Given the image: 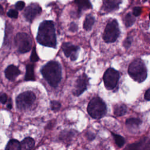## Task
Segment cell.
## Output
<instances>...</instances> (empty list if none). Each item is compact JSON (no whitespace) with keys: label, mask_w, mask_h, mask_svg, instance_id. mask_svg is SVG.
Listing matches in <instances>:
<instances>
[{"label":"cell","mask_w":150,"mask_h":150,"mask_svg":"<svg viewBox=\"0 0 150 150\" xmlns=\"http://www.w3.org/2000/svg\"><path fill=\"white\" fill-rule=\"evenodd\" d=\"M145 1H146V0H144V2H145Z\"/></svg>","instance_id":"obj_34"},{"label":"cell","mask_w":150,"mask_h":150,"mask_svg":"<svg viewBox=\"0 0 150 150\" xmlns=\"http://www.w3.org/2000/svg\"><path fill=\"white\" fill-rule=\"evenodd\" d=\"M131 42H132L131 38L130 37H127L125 39V40L124 41V43H123V45L125 47V48H126V49L129 48L131 45V43H132Z\"/></svg>","instance_id":"obj_27"},{"label":"cell","mask_w":150,"mask_h":150,"mask_svg":"<svg viewBox=\"0 0 150 150\" xmlns=\"http://www.w3.org/2000/svg\"><path fill=\"white\" fill-rule=\"evenodd\" d=\"M88 83V79L86 74L80 75L76 80L75 87L73 91V94L75 96H79L81 95L86 89Z\"/></svg>","instance_id":"obj_9"},{"label":"cell","mask_w":150,"mask_h":150,"mask_svg":"<svg viewBox=\"0 0 150 150\" xmlns=\"http://www.w3.org/2000/svg\"><path fill=\"white\" fill-rule=\"evenodd\" d=\"M119 0H104L103 6V10L107 12L115 10L118 8Z\"/></svg>","instance_id":"obj_13"},{"label":"cell","mask_w":150,"mask_h":150,"mask_svg":"<svg viewBox=\"0 0 150 150\" xmlns=\"http://www.w3.org/2000/svg\"><path fill=\"white\" fill-rule=\"evenodd\" d=\"M16 46L19 52L22 53L29 52L32 47V41L31 38L26 33H18L15 38Z\"/></svg>","instance_id":"obj_6"},{"label":"cell","mask_w":150,"mask_h":150,"mask_svg":"<svg viewBox=\"0 0 150 150\" xmlns=\"http://www.w3.org/2000/svg\"><path fill=\"white\" fill-rule=\"evenodd\" d=\"M127 111V108L124 104L116 105L114 108V113L117 117H120L125 115Z\"/></svg>","instance_id":"obj_17"},{"label":"cell","mask_w":150,"mask_h":150,"mask_svg":"<svg viewBox=\"0 0 150 150\" xmlns=\"http://www.w3.org/2000/svg\"><path fill=\"white\" fill-rule=\"evenodd\" d=\"M128 74L135 81L141 83L147 76V69L144 62L140 59L134 60L129 66Z\"/></svg>","instance_id":"obj_3"},{"label":"cell","mask_w":150,"mask_h":150,"mask_svg":"<svg viewBox=\"0 0 150 150\" xmlns=\"http://www.w3.org/2000/svg\"><path fill=\"white\" fill-rule=\"evenodd\" d=\"M62 49L64 55L67 57H70L72 61L76 60L77 59L80 49L79 46L73 45L69 42H66L63 44Z\"/></svg>","instance_id":"obj_10"},{"label":"cell","mask_w":150,"mask_h":150,"mask_svg":"<svg viewBox=\"0 0 150 150\" xmlns=\"http://www.w3.org/2000/svg\"><path fill=\"white\" fill-rule=\"evenodd\" d=\"M7 15L9 17H10L11 18H17L18 15V13L17 11H16L15 9H10L8 12Z\"/></svg>","instance_id":"obj_26"},{"label":"cell","mask_w":150,"mask_h":150,"mask_svg":"<svg viewBox=\"0 0 150 150\" xmlns=\"http://www.w3.org/2000/svg\"><path fill=\"white\" fill-rule=\"evenodd\" d=\"M75 2L77 5L80 11L82 9H86L91 8V5L89 0H76Z\"/></svg>","instance_id":"obj_20"},{"label":"cell","mask_w":150,"mask_h":150,"mask_svg":"<svg viewBox=\"0 0 150 150\" xmlns=\"http://www.w3.org/2000/svg\"><path fill=\"white\" fill-rule=\"evenodd\" d=\"M35 145L33 139L30 137H27L23 139L21 142V149H31Z\"/></svg>","instance_id":"obj_15"},{"label":"cell","mask_w":150,"mask_h":150,"mask_svg":"<svg viewBox=\"0 0 150 150\" xmlns=\"http://www.w3.org/2000/svg\"><path fill=\"white\" fill-rule=\"evenodd\" d=\"M135 21V16L131 14L130 13H127L124 19V22L126 27H130L131 26Z\"/></svg>","instance_id":"obj_22"},{"label":"cell","mask_w":150,"mask_h":150,"mask_svg":"<svg viewBox=\"0 0 150 150\" xmlns=\"http://www.w3.org/2000/svg\"><path fill=\"white\" fill-rule=\"evenodd\" d=\"M120 33L118 23L115 19H114L107 24L103 38L106 43H112L117 39Z\"/></svg>","instance_id":"obj_5"},{"label":"cell","mask_w":150,"mask_h":150,"mask_svg":"<svg viewBox=\"0 0 150 150\" xmlns=\"http://www.w3.org/2000/svg\"><path fill=\"white\" fill-rule=\"evenodd\" d=\"M112 135L114 137V138L115 142L116 145L120 148L122 147L124 145V144H125L124 138L122 136H121L120 135H118V134H115L114 133H112Z\"/></svg>","instance_id":"obj_23"},{"label":"cell","mask_w":150,"mask_h":150,"mask_svg":"<svg viewBox=\"0 0 150 150\" xmlns=\"http://www.w3.org/2000/svg\"><path fill=\"white\" fill-rule=\"evenodd\" d=\"M94 18L91 15H87L83 23V28L86 30H90L94 25Z\"/></svg>","instance_id":"obj_18"},{"label":"cell","mask_w":150,"mask_h":150,"mask_svg":"<svg viewBox=\"0 0 150 150\" xmlns=\"http://www.w3.org/2000/svg\"><path fill=\"white\" fill-rule=\"evenodd\" d=\"M3 13H4V9H3L2 6H1V5L0 4V15L3 14Z\"/></svg>","instance_id":"obj_33"},{"label":"cell","mask_w":150,"mask_h":150,"mask_svg":"<svg viewBox=\"0 0 150 150\" xmlns=\"http://www.w3.org/2000/svg\"><path fill=\"white\" fill-rule=\"evenodd\" d=\"M20 73L21 71L18 67L13 64L8 66L5 71V76L9 80H14Z\"/></svg>","instance_id":"obj_12"},{"label":"cell","mask_w":150,"mask_h":150,"mask_svg":"<svg viewBox=\"0 0 150 150\" xmlns=\"http://www.w3.org/2000/svg\"><path fill=\"white\" fill-rule=\"evenodd\" d=\"M120 74L117 70L112 68L107 69L103 76V80L106 88L107 90L114 89L117 86Z\"/></svg>","instance_id":"obj_8"},{"label":"cell","mask_w":150,"mask_h":150,"mask_svg":"<svg viewBox=\"0 0 150 150\" xmlns=\"http://www.w3.org/2000/svg\"><path fill=\"white\" fill-rule=\"evenodd\" d=\"M149 140H146V138H144L142 140H140L139 142L133 144L132 145H129V146L127 148V149H143L142 146H144L145 149H146V147L144 146L145 144H146L147 142H148Z\"/></svg>","instance_id":"obj_21"},{"label":"cell","mask_w":150,"mask_h":150,"mask_svg":"<svg viewBox=\"0 0 150 150\" xmlns=\"http://www.w3.org/2000/svg\"><path fill=\"white\" fill-rule=\"evenodd\" d=\"M6 150H19L21 149V143L16 139L10 140L6 148Z\"/></svg>","instance_id":"obj_19"},{"label":"cell","mask_w":150,"mask_h":150,"mask_svg":"<svg viewBox=\"0 0 150 150\" xmlns=\"http://www.w3.org/2000/svg\"><path fill=\"white\" fill-rule=\"evenodd\" d=\"M42 9L37 4H31L27 6L24 11L23 15L26 19L31 22L35 17L40 13Z\"/></svg>","instance_id":"obj_11"},{"label":"cell","mask_w":150,"mask_h":150,"mask_svg":"<svg viewBox=\"0 0 150 150\" xmlns=\"http://www.w3.org/2000/svg\"><path fill=\"white\" fill-rule=\"evenodd\" d=\"M144 98L147 101L150 100V89L149 88H148L146 90V91H145V95H144Z\"/></svg>","instance_id":"obj_32"},{"label":"cell","mask_w":150,"mask_h":150,"mask_svg":"<svg viewBox=\"0 0 150 150\" xmlns=\"http://www.w3.org/2000/svg\"><path fill=\"white\" fill-rule=\"evenodd\" d=\"M25 80L26 81H34L35 80L34 74V65L33 64H28L26 66Z\"/></svg>","instance_id":"obj_14"},{"label":"cell","mask_w":150,"mask_h":150,"mask_svg":"<svg viewBox=\"0 0 150 150\" xmlns=\"http://www.w3.org/2000/svg\"><path fill=\"white\" fill-rule=\"evenodd\" d=\"M50 107H51V109L53 111H57L60 108L61 104L59 101L53 100L50 102Z\"/></svg>","instance_id":"obj_24"},{"label":"cell","mask_w":150,"mask_h":150,"mask_svg":"<svg viewBox=\"0 0 150 150\" xmlns=\"http://www.w3.org/2000/svg\"><path fill=\"white\" fill-rule=\"evenodd\" d=\"M87 111L92 118L96 119L101 118L106 114V104L100 97H94L88 104Z\"/></svg>","instance_id":"obj_4"},{"label":"cell","mask_w":150,"mask_h":150,"mask_svg":"<svg viewBox=\"0 0 150 150\" xmlns=\"http://www.w3.org/2000/svg\"><path fill=\"white\" fill-rule=\"evenodd\" d=\"M126 125L130 129H136L141 124V120L137 118H130L126 120Z\"/></svg>","instance_id":"obj_16"},{"label":"cell","mask_w":150,"mask_h":150,"mask_svg":"<svg viewBox=\"0 0 150 150\" xmlns=\"http://www.w3.org/2000/svg\"><path fill=\"white\" fill-rule=\"evenodd\" d=\"M25 2L22 1H18L16 4H15V8L18 9V10H22V9H23V8L25 7Z\"/></svg>","instance_id":"obj_28"},{"label":"cell","mask_w":150,"mask_h":150,"mask_svg":"<svg viewBox=\"0 0 150 150\" xmlns=\"http://www.w3.org/2000/svg\"><path fill=\"white\" fill-rule=\"evenodd\" d=\"M40 71L50 86L53 87L57 86L62 79V67L57 62H49L41 69Z\"/></svg>","instance_id":"obj_2"},{"label":"cell","mask_w":150,"mask_h":150,"mask_svg":"<svg viewBox=\"0 0 150 150\" xmlns=\"http://www.w3.org/2000/svg\"><path fill=\"white\" fill-rule=\"evenodd\" d=\"M69 30H71V32H75L77 30V26L75 23H71L70 25V27H69Z\"/></svg>","instance_id":"obj_31"},{"label":"cell","mask_w":150,"mask_h":150,"mask_svg":"<svg viewBox=\"0 0 150 150\" xmlns=\"http://www.w3.org/2000/svg\"><path fill=\"white\" fill-rule=\"evenodd\" d=\"M36 40L42 45L49 47H56L57 44L56 36L53 21H45L40 24Z\"/></svg>","instance_id":"obj_1"},{"label":"cell","mask_w":150,"mask_h":150,"mask_svg":"<svg viewBox=\"0 0 150 150\" xmlns=\"http://www.w3.org/2000/svg\"><path fill=\"white\" fill-rule=\"evenodd\" d=\"M141 13V8L139 6H136L133 9L132 11V15L134 16H139Z\"/></svg>","instance_id":"obj_29"},{"label":"cell","mask_w":150,"mask_h":150,"mask_svg":"<svg viewBox=\"0 0 150 150\" xmlns=\"http://www.w3.org/2000/svg\"><path fill=\"white\" fill-rule=\"evenodd\" d=\"M36 96L31 91H26L20 94L16 99V106L19 110H26L34 103Z\"/></svg>","instance_id":"obj_7"},{"label":"cell","mask_w":150,"mask_h":150,"mask_svg":"<svg viewBox=\"0 0 150 150\" xmlns=\"http://www.w3.org/2000/svg\"><path fill=\"white\" fill-rule=\"evenodd\" d=\"M7 101V96L5 93H2L0 95V102L2 104H5Z\"/></svg>","instance_id":"obj_30"},{"label":"cell","mask_w":150,"mask_h":150,"mask_svg":"<svg viewBox=\"0 0 150 150\" xmlns=\"http://www.w3.org/2000/svg\"><path fill=\"white\" fill-rule=\"evenodd\" d=\"M30 61L32 62H36L38 61V60H39V57H38V56L36 53V49H35V47L33 48V50H32V53H31V55H30Z\"/></svg>","instance_id":"obj_25"}]
</instances>
